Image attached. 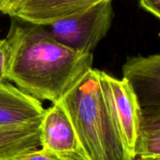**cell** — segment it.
Returning a JSON list of instances; mask_svg holds the SVG:
<instances>
[{
    "label": "cell",
    "instance_id": "cell-12",
    "mask_svg": "<svg viewBox=\"0 0 160 160\" xmlns=\"http://www.w3.org/2000/svg\"><path fill=\"white\" fill-rule=\"evenodd\" d=\"M9 160H62L52 152L45 149H35L21 154Z\"/></svg>",
    "mask_w": 160,
    "mask_h": 160
},
{
    "label": "cell",
    "instance_id": "cell-4",
    "mask_svg": "<svg viewBox=\"0 0 160 160\" xmlns=\"http://www.w3.org/2000/svg\"><path fill=\"white\" fill-rule=\"evenodd\" d=\"M100 81L123 141L133 160L136 158L135 147L140 133L142 108L127 78H115L99 70Z\"/></svg>",
    "mask_w": 160,
    "mask_h": 160
},
{
    "label": "cell",
    "instance_id": "cell-10",
    "mask_svg": "<svg viewBox=\"0 0 160 160\" xmlns=\"http://www.w3.org/2000/svg\"><path fill=\"white\" fill-rule=\"evenodd\" d=\"M135 156L160 158V130L140 131L135 147Z\"/></svg>",
    "mask_w": 160,
    "mask_h": 160
},
{
    "label": "cell",
    "instance_id": "cell-6",
    "mask_svg": "<svg viewBox=\"0 0 160 160\" xmlns=\"http://www.w3.org/2000/svg\"><path fill=\"white\" fill-rule=\"evenodd\" d=\"M123 77L134 89L142 108H160V53L128 56Z\"/></svg>",
    "mask_w": 160,
    "mask_h": 160
},
{
    "label": "cell",
    "instance_id": "cell-17",
    "mask_svg": "<svg viewBox=\"0 0 160 160\" xmlns=\"http://www.w3.org/2000/svg\"></svg>",
    "mask_w": 160,
    "mask_h": 160
},
{
    "label": "cell",
    "instance_id": "cell-14",
    "mask_svg": "<svg viewBox=\"0 0 160 160\" xmlns=\"http://www.w3.org/2000/svg\"><path fill=\"white\" fill-rule=\"evenodd\" d=\"M142 9L160 20V0H138Z\"/></svg>",
    "mask_w": 160,
    "mask_h": 160
},
{
    "label": "cell",
    "instance_id": "cell-2",
    "mask_svg": "<svg viewBox=\"0 0 160 160\" xmlns=\"http://www.w3.org/2000/svg\"><path fill=\"white\" fill-rule=\"evenodd\" d=\"M58 104L71 122L86 160H133L106 100L99 70L88 71Z\"/></svg>",
    "mask_w": 160,
    "mask_h": 160
},
{
    "label": "cell",
    "instance_id": "cell-15",
    "mask_svg": "<svg viewBox=\"0 0 160 160\" xmlns=\"http://www.w3.org/2000/svg\"><path fill=\"white\" fill-rule=\"evenodd\" d=\"M23 1V0H0V12L11 17Z\"/></svg>",
    "mask_w": 160,
    "mask_h": 160
},
{
    "label": "cell",
    "instance_id": "cell-7",
    "mask_svg": "<svg viewBox=\"0 0 160 160\" xmlns=\"http://www.w3.org/2000/svg\"><path fill=\"white\" fill-rule=\"evenodd\" d=\"M104 1L107 0H23L11 17L49 26L58 20L82 13Z\"/></svg>",
    "mask_w": 160,
    "mask_h": 160
},
{
    "label": "cell",
    "instance_id": "cell-11",
    "mask_svg": "<svg viewBox=\"0 0 160 160\" xmlns=\"http://www.w3.org/2000/svg\"><path fill=\"white\" fill-rule=\"evenodd\" d=\"M160 130V108H142L140 131Z\"/></svg>",
    "mask_w": 160,
    "mask_h": 160
},
{
    "label": "cell",
    "instance_id": "cell-9",
    "mask_svg": "<svg viewBox=\"0 0 160 160\" xmlns=\"http://www.w3.org/2000/svg\"><path fill=\"white\" fill-rule=\"evenodd\" d=\"M38 123L0 126V160H9L41 147Z\"/></svg>",
    "mask_w": 160,
    "mask_h": 160
},
{
    "label": "cell",
    "instance_id": "cell-16",
    "mask_svg": "<svg viewBox=\"0 0 160 160\" xmlns=\"http://www.w3.org/2000/svg\"><path fill=\"white\" fill-rule=\"evenodd\" d=\"M134 160H160V158H140V157H137L134 158Z\"/></svg>",
    "mask_w": 160,
    "mask_h": 160
},
{
    "label": "cell",
    "instance_id": "cell-13",
    "mask_svg": "<svg viewBox=\"0 0 160 160\" xmlns=\"http://www.w3.org/2000/svg\"><path fill=\"white\" fill-rule=\"evenodd\" d=\"M9 60V44L6 39H0V82L7 81Z\"/></svg>",
    "mask_w": 160,
    "mask_h": 160
},
{
    "label": "cell",
    "instance_id": "cell-8",
    "mask_svg": "<svg viewBox=\"0 0 160 160\" xmlns=\"http://www.w3.org/2000/svg\"><path fill=\"white\" fill-rule=\"evenodd\" d=\"M45 111L40 100L7 81L0 82V126L38 123Z\"/></svg>",
    "mask_w": 160,
    "mask_h": 160
},
{
    "label": "cell",
    "instance_id": "cell-3",
    "mask_svg": "<svg viewBox=\"0 0 160 160\" xmlns=\"http://www.w3.org/2000/svg\"><path fill=\"white\" fill-rule=\"evenodd\" d=\"M112 0L102 2L82 13L49 25L52 37L63 45L81 52L92 53L112 26Z\"/></svg>",
    "mask_w": 160,
    "mask_h": 160
},
{
    "label": "cell",
    "instance_id": "cell-5",
    "mask_svg": "<svg viewBox=\"0 0 160 160\" xmlns=\"http://www.w3.org/2000/svg\"><path fill=\"white\" fill-rule=\"evenodd\" d=\"M40 130L42 149L62 160H86L71 122L59 104L45 109Z\"/></svg>",
    "mask_w": 160,
    "mask_h": 160
},
{
    "label": "cell",
    "instance_id": "cell-1",
    "mask_svg": "<svg viewBox=\"0 0 160 160\" xmlns=\"http://www.w3.org/2000/svg\"><path fill=\"white\" fill-rule=\"evenodd\" d=\"M11 18L7 80L38 100L59 103L92 68L93 54L58 42L45 26Z\"/></svg>",
    "mask_w": 160,
    "mask_h": 160
}]
</instances>
